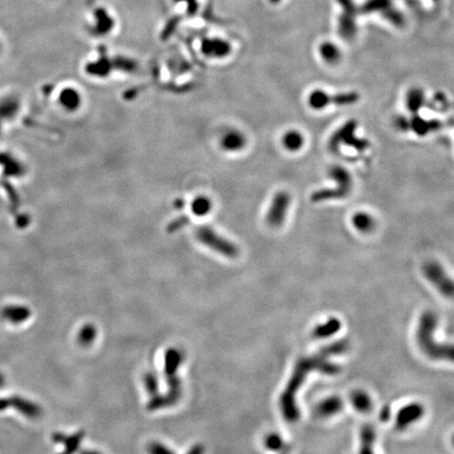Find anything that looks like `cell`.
I'll return each instance as SVG.
<instances>
[{"mask_svg":"<svg viewBox=\"0 0 454 454\" xmlns=\"http://www.w3.org/2000/svg\"><path fill=\"white\" fill-rule=\"evenodd\" d=\"M204 447H203V445H200V444H197V445H195L193 446V447L191 448V450L187 452V454H204Z\"/></svg>","mask_w":454,"mask_h":454,"instance_id":"33","label":"cell"},{"mask_svg":"<svg viewBox=\"0 0 454 454\" xmlns=\"http://www.w3.org/2000/svg\"><path fill=\"white\" fill-rule=\"evenodd\" d=\"M144 385L147 392L152 396L158 394V380L154 373L148 372L144 375Z\"/></svg>","mask_w":454,"mask_h":454,"instance_id":"31","label":"cell"},{"mask_svg":"<svg viewBox=\"0 0 454 454\" xmlns=\"http://www.w3.org/2000/svg\"><path fill=\"white\" fill-rule=\"evenodd\" d=\"M425 93L420 88H412L407 93L406 105L409 112L412 114H418L420 109L425 104Z\"/></svg>","mask_w":454,"mask_h":454,"instance_id":"21","label":"cell"},{"mask_svg":"<svg viewBox=\"0 0 454 454\" xmlns=\"http://www.w3.org/2000/svg\"><path fill=\"white\" fill-rule=\"evenodd\" d=\"M422 270H424V275L427 280L431 282L443 295L447 297L452 296L453 283L440 263L434 261L427 262Z\"/></svg>","mask_w":454,"mask_h":454,"instance_id":"8","label":"cell"},{"mask_svg":"<svg viewBox=\"0 0 454 454\" xmlns=\"http://www.w3.org/2000/svg\"><path fill=\"white\" fill-rule=\"evenodd\" d=\"M292 198L288 193L281 191L277 193L271 201V205L266 214V222L271 227H279L284 223Z\"/></svg>","mask_w":454,"mask_h":454,"instance_id":"9","label":"cell"},{"mask_svg":"<svg viewBox=\"0 0 454 454\" xmlns=\"http://www.w3.org/2000/svg\"><path fill=\"white\" fill-rule=\"evenodd\" d=\"M3 383H4V377L1 373H0V388H1V386L3 385Z\"/></svg>","mask_w":454,"mask_h":454,"instance_id":"37","label":"cell"},{"mask_svg":"<svg viewBox=\"0 0 454 454\" xmlns=\"http://www.w3.org/2000/svg\"><path fill=\"white\" fill-rule=\"evenodd\" d=\"M280 454H289V448L285 447V446H284V448L282 449V452Z\"/></svg>","mask_w":454,"mask_h":454,"instance_id":"36","label":"cell"},{"mask_svg":"<svg viewBox=\"0 0 454 454\" xmlns=\"http://www.w3.org/2000/svg\"><path fill=\"white\" fill-rule=\"evenodd\" d=\"M424 416V407L419 403H411L398 411L396 416L395 427L398 430H404L413 422H418Z\"/></svg>","mask_w":454,"mask_h":454,"instance_id":"13","label":"cell"},{"mask_svg":"<svg viewBox=\"0 0 454 454\" xmlns=\"http://www.w3.org/2000/svg\"><path fill=\"white\" fill-rule=\"evenodd\" d=\"M96 336V327L92 324H87L81 328L79 333H78V343H79L82 347H89L95 342Z\"/></svg>","mask_w":454,"mask_h":454,"instance_id":"27","label":"cell"},{"mask_svg":"<svg viewBox=\"0 0 454 454\" xmlns=\"http://www.w3.org/2000/svg\"><path fill=\"white\" fill-rule=\"evenodd\" d=\"M230 44L225 40H221V39H213L204 46L205 54L215 58L225 57L230 53Z\"/></svg>","mask_w":454,"mask_h":454,"instance_id":"20","label":"cell"},{"mask_svg":"<svg viewBox=\"0 0 454 454\" xmlns=\"http://www.w3.org/2000/svg\"><path fill=\"white\" fill-rule=\"evenodd\" d=\"M202 240L205 242V243L215 249L216 252L219 254H221L225 257L228 258H234L238 256V248L233 243H231L230 241L224 239L221 237L220 234L216 233L214 230L211 229H204L201 232Z\"/></svg>","mask_w":454,"mask_h":454,"instance_id":"12","label":"cell"},{"mask_svg":"<svg viewBox=\"0 0 454 454\" xmlns=\"http://www.w3.org/2000/svg\"><path fill=\"white\" fill-rule=\"evenodd\" d=\"M358 100L359 95L357 92H343L331 95L323 90H315L309 94L308 104L314 109H323L328 105H352Z\"/></svg>","mask_w":454,"mask_h":454,"instance_id":"6","label":"cell"},{"mask_svg":"<svg viewBox=\"0 0 454 454\" xmlns=\"http://www.w3.org/2000/svg\"><path fill=\"white\" fill-rule=\"evenodd\" d=\"M352 223H354L355 227L362 232H369L374 228L375 221L372 216L367 213H357L354 217H352Z\"/></svg>","mask_w":454,"mask_h":454,"instance_id":"25","label":"cell"},{"mask_svg":"<svg viewBox=\"0 0 454 454\" xmlns=\"http://www.w3.org/2000/svg\"><path fill=\"white\" fill-rule=\"evenodd\" d=\"M282 1H283V0H268V2L273 4V5H278L280 4Z\"/></svg>","mask_w":454,"mask_h":454,"instance_id":"35","label":"cell"},{"mask_svg":"<svg viewBox=\"0 0 454 454\" xmlns=\"http://www.w3.org/2000/svg\"><path fill=\"white\" fill-rule=\"evenodd\" d=\"M361 447L358 454H374L373 444L375 441V430L372 425H364L361 429Z\"/></svg>","mask_w":454,"mask_h":454,"instance_id":"23","label":"cell"},{"mask_svg":"<svg viewBox=\"0 0 454 454\" xmlns=\"http://www.w3.org/2000/svg\"><path fill=\"white\" fill-rule=\"evenodd\" d=\"M437 324V318L433 311H426L420 318L417 331V340L420 348L432 359H453V348L447 344L435 342L433 333Z\"/></svg>","mask_w":454,"mask_h":454,"instance_id":"2","label":"cell"},{"mask_svg":"<svg viewBox=\"0 0 454 454\" xmlns=\"http://www.w3.org/2000/svg\"><path fill=\"white\" fill-rule=\"evenodd\" d=\"M351 403L357 411L363 413L369 412L372 408L370 396L362 390H357L351 394Z\"/></svg>","mask_w":454,"mask_h":454,"instance_id":"24","label":"cell"},{"mask_svg":"<svg viewBox=\"0 0 454 454\" xmlns=\"http://www.w3.org/2000/svg\"><path fill=\"white\" fill-rule=\"evenodd\" d=\"M349 347L347 340L336 341L330 345L324 347L318 354L311 357H301L295 363L291 380L280 397V407L282 414L287 422H296L299 420L300 412L297 409L295 396L307 375L312 371H319L328 375H335L341 371L340 366L329 362V357L342 355Z\"/></svg>","mask_w":454,"mask_h":454,"instance_id":"1","label":"cell"},{"mask_svg":"<svg viewBox=\"0 0 454 454\" xmlns=\"http://www.w3.org/2000/svg\"><path fill=\"white\" fill-rule=\"evenodd\" d=\"M246 144L245 136L237 130H230L226 131L221 139V145L225 151L238 152L241 151Z\"/></svg>","mask_w":454,"mask_h":454,"instance_id":"17","label":"cell"},{"mask_svg":"<svg viewBox=\"0 0 454 454\" xmlns=\"http://www.w3.org/2000/svg\"><path fill=\"white\" fill-rule=\"evenodd\" d=\"M60 101H61L62 105L68 109L77 108L78 105L80 104L79 94H78L77 91H74V90H70V89L65 90L61 94Z\"/></svg>","mask_w":454,"mask_h":454,"instance_id":"28","label":"cell"},{"mask_svg":"<svg viewBox=\"0 0 454 454\" xmlns=\"http://www.w3.org/2000/svg\"><path fill=\"white\" fill-rule=\"evenodd\" d=\"M7 408H13L19 411L22 416L29 419L40 418L42 409L36 403L31 402L20 396H10L0 398V411H3Z\"/></svg>","mask_w":454,"mask_h":454,"instance_id":"11","label":"cell"},{"mask_svg":"<svg viewBox=\"0 0 454 454\" xmlns=\"http://www.w3.org/2000/svg\"><path fill=\"white\" fill-rule=\"evenodd\" d=\"M211 209V202L205 198V197H201L197 200H195L194 204H193V211L195 214L200 215V216H204L207 213H209Z\"/></svg>","mask_w":454,"mask_h":454,"instance_id":"29","label":"cell"},{"mask_svg":"<svg viewBox=\"0 0 454 454\" xmlns=\"http://www.w3.org/2000/svg\"><path fill=\"white\" fill-rule=\"evenodd\" d=\"M265 446L271 451H280L284 448L285 445L279 434L271 433L265 438Z\"/></svg>","mask_w":454,"mask_h":454,"instance_id":"30","label":"cell"},{"mask_svg":"<svg viewBox=\"0 0 454 454\" xmlns=\"http://www.w3.org/2000/svg\"><path fill=\"white\" fill-rule=\"evenodd\" d=\"M390 414H391L390 408H389V407L385 406L384 408L382 409L381 413H380V419H381V421H382V422H387V421L389 420V418H390Z\"/></svg>","mask_w":454,"mask_h":454,"instance_id":"34","label":"cell"},{"mask_svg":"<svg viewBox=\"0 0 454 454\" xmlns=\"http://www.w3.org/2000/svg\"><path fill=\"white\" fill-rule=\"evenodd\" d=\"M340 328H341L340 320L336 318H331L328 320L326 323L318 325L314 329L312 335H314L316 339H327V338H330V336H332L336 332H339Z\"/></svg>","mask_w":454,"mask_h":454,"instance_id":"22","label":"cell"},{"mask_svg":"<svg viewBox=\"0 0 454 454\" xmlns=\"http://www.w3.org/2000/svg\"><path fill=\"white\" fill-rule=\"evenodd\" d=\"M148 454H175L165 445L159 442H152L147 446Z\"/></svg>","mask_w":454,"mask_h":454,"instance_id":"32","label":"cell"},{"mask_svg":"<svg viewBox=\"0 0 454 454\" xmlns=\"http://www.w3.org/2000/svg\"><path fill=\"white\" fill-rule=\"evenodd\" d=\"M359 5L361 15H379L394 28H403L405 16L394 0H366Z\"/></svg>","mask_w":454,"mask_h":454,"instance_id":"4","label":"cell"},{"mask_svg":"<svg viewBox=\"0 0 454 454\" xmlns=\"http://www.w3.org/2000/svg\"><path fill=\"white\" fill-rule=\"evenodd\" d=\"M341 12L336 19V32L345 40H351L357 34V20L362 16L358 3L354 0H338Z\"/></svg>","mask_w":454,"mask_h":454,"instance_id":"5","label":"cell"},{"mask_svg":"<svg viewBox=\"0 0 454 454\" xmlns=\"http://www.w3.org/2000/svg\"><path fill=\"white\" fill-rule=\"evenodd\" d=\"M183 361V355L181 351L175 348L166 350L164 356V373L166 379L174 378L178 375V369Z\"/></svg>","mask_w":454,"mask_h":454,"instance_id":"16","label":"cell"},{"mask_svg":"<svg viewBox=\"0 0 454 454\" xmlns=\"http://www.w3.org/2000/svg\"><path fill=\"white\" fill-rule=\"evenodd\" d=\"M32 315L31 309L27 306H21V305H10V306H5L0 316L6 321V322L12 324H21L29 320V318Z\"/></svg>","mask_w":454,"mask_h":454,"instance_id":"15","label":"cell"},{"mask_svg":"<svg viewBox=\"0 0 454 454\" xmlns=\"http://www.w3.org/2000/svg\"><path fill=\"white\" fill-rule=\"evenodd\" d=\"M396 127L402 130H412L419 136H426L430 132L442 129L443 123L438 120H426L422 117L413 116L398 117L396 119Z\"/></svg>","mask_w":454,"mask_h":454,"instance_id":"10","label":"cell"},{"mask_svg":"<svg viewBox=\"0 0 454 454\" xmlns=\"http://www.w3.org/2000/svg\"><path fill=\"white\" fill-rule=\"evenodd\" d=\"M84 435V431H79L72 436H65L62 433H55L53 435V441L55 443L65 444V450L62 454H73L79 448V445L82 442Z\"/></svg>","mask_w":454,"mask_h":454,"instance_id":"19","label":"cell"},{"mask_svg":"<svg viewBox=\"0 0 454 454\" xmlns=\"http://www.w3.org/2000/svg\"><path fill=\"white\" fill-rule=\"evenodd\" d=\"M329 174L335 181L336 186L333 189H321L312 193L310 200L314 203L343 199L349 195L352 187V179L348 170L342 166H333Z\"/></svg>","mask_w":454,"mask_h":454,"instance_id":"3","label":"cell"},{"mask_svg":"<svg viewBox=\"0 0 454 454\" xmlns=\"http://www.w3.org/2000/svg\"><path fill=\"white\" fill-rule=\"evenodd\" d=\"M0 51H1V43H0Z\"/></svg>","mask_w":454,"mask_h":454,"instance_id":"38","label":"cell"},{"mask_svg":"<svg viewBox=\"0 0 454 454\" xmlns=\"http://www.w3.org/2000/svg\"><path fill=\"white\" fill-rule=\"evenodd\" d=\"M318 54L323 62L329 65H335L343 58L340 45L333 40H322L318 45Z\"/></svg>","mask_w":454,"mask_h":454,"instance_id":"14","label":"cell"},{"mask_svg":"<svg viewBox=\"0 0 454 454\" xmlns=\"http://www.w3.org/2000/svg\"><path fill=\"white\" fill-rule=\"evenodd\" d=\"M357 128V122L356 120H349L341 127L338 130L333 132L330 137L329 148L332 152H336L341 147V145H348L355 147L357 151H364L369 146V142L365 139L357 137L356 130Z\"/></svg>","mask_w":454,"mask_h":454,"instance_id":"7","label":"cell"},{"mask_svg":"<svg viewBox=\"0 0 454 454\" xmlns=\"http://www.w3.org/2000/svg\"><path fill=\"white\" fill-rule=\"evenodd\" d=\"M343 408V402L339 396H330L321 402L317 407V413L322 418H330L338 414Z\"/></svg>","mask_w":454,"mask_h":454,"instance_id":"18","label":"cell"},{"mask_svg":"<svg viewBox=\"0 0 454 454\" xmlns=\"http://www.w3.org/2000/svg\"><path fill=\"white\" fill-rule=\"evenodd\" d=\"M282 143L288 151H299L304 144V137L297 130H289L283 136Z\"/></svg>","mask_w":454,"mask_h":454,"instance_id":"26","label":"cell"}]
</instances>
